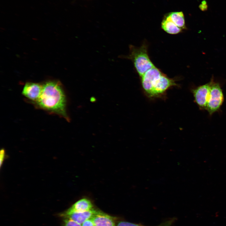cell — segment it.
I'll return each instance as SVG.
<instances>
[{
    "label": "cell",
    "mask_w": 226,
    "mask_h": 226,
    "mask_svg": "<svg viewBox=\"0 0 226 226\" xmlns=\"http://www.w3.org/2000/svg\"><path fill=\"white\" fill-rule=\"evenodd\" d=\"M40 108L70 120L66 112L67 99L60 82L49 81L42 85L40 95L36 102Z\"/></svg>",
    "instance_id": "obj_1"
},
{
    "label": "cell",
    "mask_w": 226,
    "mask_h": 226,
    "mask_svg": "<svg viewBox=\"0 0 226 226\" xmlns=\"http://www.w3.org/2000/svg\"><path fill=\"white\" fill-rule=\"evenodd\" d=\"M141 78L144 92L151 99L162 96L169 88L177 86L175 80L168 78L156 67L148 70Z\"/></svg>",
    "instance_id": "obj_2"
},
{
    "label": "cell",
    "mask_w": 226,
    "mask_h": 226,
    "mask_svg": "<svg viewBox=\"0 0 226 226\" xmlns=\"http://www.w3.org/2000/svg\"><path fill=\"white\" fill-rule=\"evenodd\" d=\"M130 52L128 56H121V58L131 60L140 77L147 71L155 66L150 59L146 45L137 47L132 45L129 46Z\"/></svg>",
    "instance_id": "obj_3"
},
{
    "label": "cell",
    "mask_w": 226,
    "mask_h": 226,
    "mask_svg": "<svg viewBox=\"0 0 226 226\" xmlns=\"http://www.w3.org/2000/svg\"><path fill=\"white\" fill-rule=\"evenodd\" d=\"M209 94L206 110L210 115L218 110L224 100V96L221 86L218 83L211 80Z\"/></svg>",
    "instance_id": "obj_4"
},
{
    "label": "cell",
    "mask_w": 226,
    "mask_h": 226,
    "mask_svg": "<svg viewBox=\"0 0 226 226\" xmlns=\"http://www.w3.org/2000/svg\"><path fill=\"white\" fill-rule=\"evenodd\" d=\"M211 80L192 90L195 101L201 110H206L210 93Z\"/></svg>",
    "instance_id": "obj_5"
},
{
    "label": "cell",
    "mask_w": 226,
    "mask_h": 226,
    "mask_svg": "<svg viewBox=\"0 0 226 226\" xmlns=\"http://www.w3.org/2000/svg\"><path fill=\"white\" fill-rule=\"evenodd\" d=\"M98 209H94L84 212H77L70 211L67 209L59 214V216L62 218L70 219L81 224L84 222L92 218Z\"/></svg>",
    "instance_id": "obj_6"
},
{
    "label": "cell",
    "mask_w": 226,
    "mask_h": 226,
    "mask_svg": "<svg viewBox=\"0 0 226 226\" xmlns=\"http://www.w3.org/2000/svg\"><path fill=\"white\" fill-rule=\"evenodd\" d=\"M95 226H116L118 218L98 210L91 218Z\"/></svg>",
    "instance_id": "obj_7"
},
{
    "label": "cell",
    "mask_w": 226,
    "mask_h": 226,
    "mask_svg": "<svg viewBox=\"0 0 226 226\" xmlns=\"http://www.w3.org/2000/svg\"><path fill=\"white\" fill-rule=\"evenodd\" d=\"M42 90V85L36 83H26L23 87L22 94L31 100L36 102Z\"/></svg>",
    "instance_id": "obj_8"
},
{
    "label": "cell",
    "mask_w": 226,
    "mask_h": 226,
    "mask_svg": "<svg viewBox=\"0 0 226 226\" xmlns=\"http://www.w3.org/2000/svg\"><path fill=\"white\" fill-rule=\"evenodd\" d=\"M95 208L92 202L86 198H81L74 203L68 210L77 212H84Z\"/></svg>",
    "instance_id": "obj_9"
},
{
    "label": "cell",
    "mask_w": 226,
    "mask_h": 226,
    "mask_svg": "<svg viewBox=\"0 0 226 226\" xmlns=\"http://www.w3.org/2000/svg\"><path fill=\"white\" fill-rule=\"evenodd\" d=\"M161 27L165 32L170 34H176L180 33L183 30L174 23L167 15L163 19Z\"/></svg>",
    "instance_id": "obj_10"
},
{
    "label": "cell",
    "mask_w": 226,
    "mask_h": 226,
    "mask_svg": "<svg viewBox=\"0 0 226 226\" xmlns=\"http://www.w3.org/2000/svg\"><path fill=\"white\" fill-rule=\"evenodd\" d=\"M167 15L171 20L179 27L183 30L186 29L184 16L182 12H171L168 13Z\"/></svg>",
    "instance_id": "obj_11"
},
{
    "label": "cell",
    "mask_w": 226,
    "mask_h": 226,
    "mask_svg": "<svg viewBox=\"0 0 226 226\" xmlns=\"http://www.w3.org/2000/svg\"><path fill=\"white\" fill-rule=\"evenodd\" d=\"M175 221L174 218H172L166 221L159 225L156 226H171ZM116 226H146L140 224L125 221H118Z\"/></svg>",
    "instance_id": "obj_12"
},
{
    "label": "cell",
    "mask_w": 226,
    "mask_h": 226,
    "mask_svg": "<svg viewBox=\"0 0 226 226\" xmlns=\"http://www.w3.org/2000/svg\"><path fill=\"white\" fill-rule=\"evenodd\" d=\"M61 226H82L81 224L68 218H62Z\"/></svg>",
    "instance_id": "obj_13"
},
{
    "label": "cell",
    "mask_w": 226,
    "mask_h": 226,
    "mask_svg": "<svg viewBox=\"0 0 226 226\" xmlns=\"http://www.w3.org/2000/svg\"><path fill=\"white\" fill-rule=\"evenodd\" d=\"M81 225L82 226H95L91 218L85 221L81 224Z\"/></svg>",
    "instance_id": "obj_14"
},
{
    "label": "cell",
    "mask_w": 226,
    "mask_h": 226,
    "mask_svg": "<svg viewBox=\"0 0 226 226\" xmlns=\"http://www.w3.org/2000/svg\"><path fill=\"white\" fill-rule=\"evenodd\" d=\"M207 3L205 1H203L199 6L200 9L203 11L206 10L207 9Z\"/></svg>",
    "instance_id": "obj_15"
},
{
    "label": "cell",
    "mask_w": 226,
    "mask_h": 226,
    "mask_svg": "<svg viewBox=\"0 0 226 226\" xmlns=\"http://www.w3.org/2000/svg\"><path fill=\"white\" fill-rule=\"evenodd\" d=\"M5 151L3 149L1 150L0 153V166H1L2 163H3L5 156Z\"/></svg>",
    "instance_id": "obj_16"
}]
</instances>
